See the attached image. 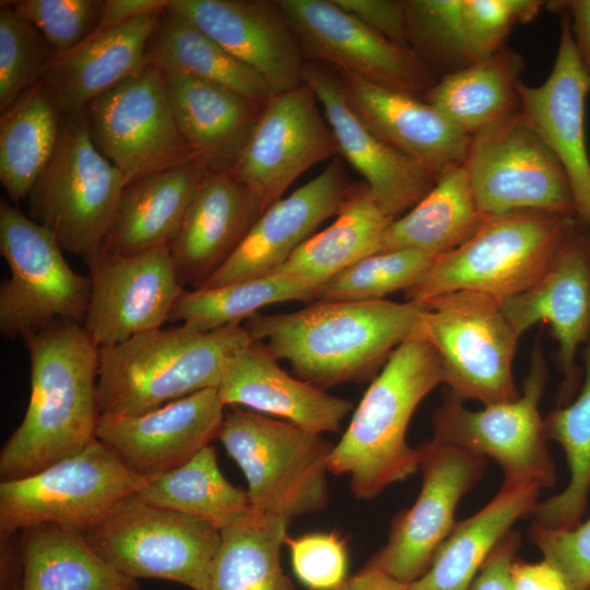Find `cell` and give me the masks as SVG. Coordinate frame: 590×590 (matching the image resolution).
Here are the masks:
<instances>
[{
    "label": "cell",
    "mask_w": 590,
    "mask_h": 590,
    "mask_svg": "<svg viewBox=\"0 0 590 590\" xmlns=\"http://www.w3.org/2000/svg\"><path fill=\"white\" fill-rule=\"evenodd\" d=\"M317 296V290L273 273L222 286L185 290L172 310L169 321L211 331L240 324L268 305L314 302Z\"/></svg>",
    "instance_id": "60d3db41"
},
{
    "label": "cell",
    "mask_w": 590,
    "mask_h": 590,
    "mask_svg": "<svg viewBox=\"0 0 590 590\" xmlns=\"http://www.w3.org/2000/svg\"><path fill=\"white\" fill-rule=\"evenodd\" d=\"M356 185L344 164L332 158L319 175L266 209L233 255L201 287L273 274L321 223L338 215Z\"/></svg>",
    "instance_id": "44dd1931"
},
{
    "label": "cell",
    "mask_w": 590,
    "mask_h": 590,
    "mask_svg": "<svg viewBox=\"0 0 590 590\" xmlns=\"http://www.w3.org/2000/svg\"><path fill=\"white\" fill-rule=\"evenodd\" d=\"M55 236L9 200L0 202V252L10 275L0 284V333L5 339L58 322L83 323L90 276L72 270Z\"/></svg>",
    "instance_id": "30bf717a"
},
{
    "label": "cell",
    "mask_w": 590,
    "mask_h": 590,
    "mask_svg": "<svg viewBox=\"0 0 590 590\" xmlns=\"http://www.w3.org/2000/svg\"><path fill=\"white\" fill-rule=\"evenodd\" d=\"M181 73L261 103L272 96L264 79L236 59L168 4L157 17L146 47V66Z\"/></svg>",
    "instance_id": "e575fe53"
},
{
    "label": "cell",
    "mask_w": 590,
    "mask_h": 590,
    "mask_svg": "<svg viewBox=\"0 0 590 590\" xmlns=\"http://www.w3.org/2000/svg\"><path fill=\"white\" fill-rule=\"evenodd\" d=\"M424 305L390 300H316L286 314H256L244 324L295 376L319 389L376 377L411 340Z\"/></svg>",
    "instance_id": "6da1fadb"
},
{
    "label": "cell",
    "mask_w": 590,
    "mask_h": 590,
    "mask_svg": "<svg viewBox=\"0 0 590 590\" xmlns=\"http://www.w3.org/2000/svg\"><path fill=\"white\" fill-rule=\"evenodd\" d=\"M8 590H21V580L15 581Z\"/></svg>",
    "instance_id": "11a10c76"
},
{
    "label": "cell",
    "mask_w": 590,
    "mask_h": 590,
    "mask_svg": "<svg viewBox=\"0 0 590 590\" xmlns=\"http://www.w3.org/2000/svg\"><path fill=\"white\" fill-rule=\"evenodd\" d=\"M484 217L461 165L441 175L415 206L390 223L379 252L416 249L438 257L467 241Z\"/></svg>",
    "instance_id": "d590c367"
},
{
    "label": "cell",
    "mask_w": 590,
    "mask_h": 590,
    "mask_svg": "<svg viewBox=\"0 0 590 590\" xmlns=\"http://www.w3.org/2000/svg\"><path fill=\"white\" fill-rule=\"evenodd\" d=\"M502 309L519 337L538 322L550 324L563 375L556 405L569 403L583 376L576 355L590 334V228L575 219L543 275L502 299Z\"/></svg>",
    "instance_id": "ac0fdd59"
},
{
    "label": "cell",
    "mask_w": 590,
    "mask_h": 590,
    "mask_svg": "<svg viewBox=\"0 0 590 590\" xmlns=\"http://www.w3.org/2000/svg\"><path fill=\"white\" fill-rule=\"evenodd\" d=\"M92 548L125 575L202 590L221 543L211 522L150 504L138 494L118 504L83 534Z\"/></svg>",
    "instance_id": "8fae6325"
},
{
    "label": "cell",
    "mask_w": 590,
    "mask_h": 590,
    "mask_svg": "<svg viewBox=\"0 0 590 590\" xmlns=\"http://www.w3.org/2000/svg\"><path fill=\"white\" fill-rule=\"evenodd\" d=\"M162 10L96 31L73 49L52 55L40 81L63 115L146 67L148 43Z\"/></svg>",
    "instance_id": "83f0119b"
},
{
    "label": "cell",
    "mask_w": 590,
    "mask_h": 590,
    "mask_svg": "<svg viewBox=\"0 0 590 590\" xmlns=\"http://www.w3.org/2000/svg\"><path fill=\"white\" fill-rule=\"evenodd\" d=\"M529 538L543 558L560 571L569 590L590 589V517L570 530H547L531 523Z\"/></svg>",
    "instance_id": "7dc6e473"
},
{
    "label": "cell",
    "mask_w": 590,
    "mask_h": 590,
    "mask_svg": "<svg viewBox=\"0 0 590 590\" xmlns=\"http://www.w3.org/2000/svg\"><path fill=\"white\" fill-rule=\"evenodd\" d=\"M590 590V589H589Z\"/></svg>",
    "instance_id": "9f6ffc18"
},
{
    "label": "cell",
    "mask_w": 590,
    "mask_h": 590,
    "mask_svg": "<svg viewBox=\"0 0 590 590\" xmlns=\"http://www.w3.org/2000/svg\"><path fill=\"white\" fill-rule=\"evenodd\" d=\"M170 0H103L97 30L119 26L168 7Z\"/></svg>",
    "instance_id": "f5cc1de1"
},
{
    "label": "cell",
    "mask_w": 590,
    "mask_h": 590,
    "mask_svg": "<svg viewBox=\"0 0 590 590\" xmlns=\"http://www.w3.org/2000/svg\"><path fill=\"white\" fill-rule=\"evenodd\" d=\"M138 495L155 506L202 518L220 530L253 511L246 491L222 474L211 445L180 467L150 479Z\"/></svg>",
    "instance_id": "ab89813d"
},
{
    "label": "cell",
    "mask_w": 590,
    "mask_h": 590,
    "mask_svg": "<svg viewBox=\"0 0 590 590\" xmlns=\"http://www.w3.org/2000/svg\"><path fill=\"white\" fill-rule=\"evenodd\" d=\"M149 483L97 438L78 453L32 475L0 482V541L54 524L82 534Z\"/></svg>",
    "instance_id": "9c48e42d"
},
{
    "label": "cell",
    "mask_w": 590,
    "mask_h": 590,
    "mask_svg": "<svg viewBox=\"0 0 590 590\" xmlns=\"http://www.w3.org/2000/svg\"><path fill=\"white\" fill-rule=\"evenodd\" d=\"M463 165L484 216L517 210L576 216L562 165L520 110L472 135Z\"/></svg>",
    "instance_id": "5bb4252c"
},
{
    "label": "cell",
    "mask_w": 590,
    "mask_h": 590,
    "mask_svg": "<svg viewBox=\"0 0 590 590\" xmlns=\"http://www.w3.org/2000/svg\"><path fill=\"white\" fill-rule=\"evenodd\" d=\"M290 519L253 511L221 530L202 590H297L281 565Z\"/></svg>",
    "instance_id": "74e56055"
},
{
    "label": "cell",
    "mask_w": 590,
    "mask_h": 590,
    "mask_svg": "<svg viewBox=\"0 0 590 590\" xmlns=\"http://www.w3.org/2000/svg\"><path fill=\"white\" fill-rule=\"evenodd\" d=\"M169 7L257 71L272 95L304 83L306 58L276 0H170Z\"/></svg>",
    "instance_id": "cb8c5ba5"
},
{
    "label": "cell",
    "mask_w": 590,
    "mask_h": 590,
    "mask_svg": "<svg viewBox=\"0 0 590 590\" xmlns=\"http://www.w3.org/2000/svg\"><path fill=\"white\" fill-rule=\"evenodd\" d=\"M31 397L0 451L1 481L37 473L96 438L99 349L78 322H58L23 340Z\"/></svg>",
    "instance_id": "7a4b0ae2"
},
{
    "label": "cell",
    "mask_w": 590,
    "mask_h": 590,
    "mask_svg": "<svg viewBox=\"0 0 590 590\" xmlns=\"http://www.w3.org/2000/svg\"><path fill=\"white\" fill-rule=\"evenodd\" d=\"M43 35L13 9L0 5V111L36 85L54 55Z\"/></svg>",
    "instance_id": "ee69618b"
},
{
    "label": "cell",
    "mask_w": 590,
    "mask_h": 590,
    "mask_svg": "<svg viewBox=\"0 0 590 590\" xmlns=\"http://www.w3.org/2000/svg\"><path fill=\"white\" fill-rule=\"evenodd\" d=\"M385 38L409 47L404 0H332Z\"/></svg>",
    "instance_id": "c3c4849f"
},
{
    "label": "cell",
    "mask_w": 590,
    "mask_h": 590,
    "mask_svg": "<svg viewBox=\"0 0 590 590\" xmlns=\"http://www.w3.org/2000/svg\"><path fill=\"white\" fill-rule=\"evenodd\" d=\"M547 380L546 362L536 339L518 399L472 411L447 392L433 414V438L496 460L504 473L502 486H554L555 467L539 412Z\"/></svg>",
    "instance_id": "7c38bea8"
},
{
    "label": "cell",
    "mask_w": 590,
    "mask_h": 590,
    "mask_svg": "<svg viewBox=\"0 0 590 590\" xmlns=\"http://www.w3.org/2000/svg\"><path fill=\"white\" fill-rule=\"evenodd\" d=\"M510 577L511 590H569L560 571L545 559L527 563L515 558Z\"/></svg>",
    "instance_id": "f907efd6"
},
{
    "label": "cell",
    "mask_w": 590,
    "mask_h": 590,
    "mask_svg": "<svg viewBox=\"0 0 590 590\" xmlns=\"http://www.w3.org/2000/svg\"><path fill=\"white\" fill-rule=\"evenodd\" d=\"M216 390L225 406L271 414L318 434L338 432L353 409L350 400L287 374L257 340L227 357Z\"/></svg>",
    "instance_id": "4316f807"
},
{
    "label": "cell",
    "mask_w": 590,
    "mask_h": 590,
    "mask_svg": "<svg viewBox=\"0 0 590 590\" xmlns=\"http://www.w3.org/2000/svg\"><path fill=\"white\" fill-rule=\"evenodd\" d=\"M575 219L540 210L485 216L467 241L436 257L404 297L422 304L458 291L498 299L518 295L546 271Z\"/></svg>",
    "instance_id": "5b68a950"
},
{
    "label": "cell",
    "mask_w": 590,
    "mask_h": 590,
    "mask_svg": "<svg viewBox=\"0 0 590 590\" xmlns=\"http://www.w3.org/2000/svg\"><path fill=\"white\" fill-rule=\"evenodd\" d=\"M338 154L320 104L303 83L269 98L231 170L268 209L306 170Z\"/></svg>",
    "instance_id": "d6986e66"
},
{
    "label": "cell",
    "mask_w": 590,
    "mask_h": 590,
    "mask_svg": "<svg viewBox=\"0 0 590 590\" xmlns=\"http://www.w3.org/2000/svg\"><path fill=\"white\" fill-rule=\"evenodd\" d=\"M523 57L509 47L441 75L424 99L470 138L520 110Z\"/></svg>",
    "instance_id": "d6a6232c"
},
{
    "label": "cell",
    "mask_w": 590,
    "mask_h": 590,
    "mask_svg": "<svg viewBox=\"0 0 590 590\" xmlns=\"http://www.w3.org/2000/svg\"><path fill=\"white\" fill-rule=\"evenodd\" d=\"M126 186L93 144L82 108L63 115L57 146L26 197L27 215L86 263L101 251Z\"/></svg>",
    "instance_id": "52a82bcc"
},
{
    "label": "cell",
    "mask_w": 590,
    "mask_h": 590,
    "mask_svg": "<svg viewBox=\"0 0 590 590\" xmlns=\"http://www.w3.org/2000/svg\"><path fill=\"white\" fill-rule=\"evenodd\" d=\"M180 133L209 169H231L266 103L181 73H163Z\"/></svg>",
    "instance_id": "f1b7e54d"
},
{
    "label": "cell",
    "mask_w": 590,
    "mask_h": 590,
    "mask_svg": "<svg viewBox=\"0 0 590 590\" xmlns=\"http://www.w3.org/2000/svg\"><path fill=\"white\" fill-rule=\"evenodd\" d=\"M266 208L231 169H208L169 245L181 285L201 287L233 255Z\"/></svg>",
    "instance_id": "d4e9b609"
},
{
    "label": "cell",
    "mask_w": 590,
    "mask_h": 590,
    "mask_svg": "<svg viewBox=\"0 0 590 590\" xmlns=\"http://www.w3.org/2000/svg\"><path fill=\"white\" fill-rule=\"evenodd\" d=\"M86 266L91 294L82 326L98 349L162 328L185 291L168 245L130 256L99 251Z\"/></svg>",
    "instance_id": "e0dca14e"
},
{
    "label": "cell",
    "mask_w": 590,
    "mask_h": 590,
    "mask_svg": "<svg viewBox=\"0 0 590 590\" xmlns=\"http://www.w3.org/2000/svg\"><path fill=\"white\" fill-rule=\"evenodd\" d=\"M303 82L315 93L339 154L363 176L388 216H401L429 192L437 179L382 141L359 119L347 104L333 69L306 60Z\"/></svg>",
    "instance_id": "603a6c76"
},
{
    "label": "cell",
    "mask_w": 590,
    "mask_h": 590,
    "mask_svg": "<svg viewBox=\"0 0 590 590\" xmlns=\"http://www.w3.org/2000/svg\"><path fill=\"white\" fill-rule=\"evenodd\" d=\"M334 590H409V585L367 562L361 570L347 577Z\"/></svg>",
    "instance_id": "db71d44e"
},
{
    "label": "cell",
    "mask_w": 590,
    "mask_h": 590,
    "mask_svg": "<svg viewBox=\"0 0 590 590\" xmlns=\"http://www.w3.org/2000/svg\"><path fill=\"white\" fill-rule=\"evenodd\" d=\"M542 5L539 0H457L455 36L462 67L505 47L511 30L531 22Z\"/></svg>",
    "instance_id": "7bdbcfd3"
},
{
    "label": "cell",
    "mask_w": 590,
    "mask_h": 590,
    "mask_svg": "<svg viewBox=\"0 0 590 590\" xmlns=\"http://www.w3.org/2000/svg\"><path fill=\"white\" fill-rule=\"evenodd\" d=\"M538 486L505 487L472 517L457 522L428 569L409 590H469L497 543L519 519L531 515Z\"/></svg>",
    "instance_id": "4dcf8cb0"
},
{
    "label": "cell",
    "mask_w": 590,
    "mask_h": 590,
    "mask_svg": "<svg viewBox=\"0 0 590 590\" xmlns=\"http://www.w3.org/2000/svg\"><path fill=\"white\" fill-rule=\"evenodd\" d=\"M306 60L423 98L435 74L410 48L374 32L332 0H276Z\"/></svg>",
    "instance_id": "9a60e30c"
},
{
    "label": "cell",
    "mask_w": 590,
    "mask_h": 590,
    "mask_svg": "<svg viewBox=\"0 0 590 590\" xmlns=\"http://www.w3.org/2000/svg\"><path fill=\"white\" fill-rule=\"evenodd\" d=\"M520 113L562 165L574 197L576 219L590 228V157L586 102L590 74L577 55L570 22L560 14L556 58L539 86L517 85Z\"/></svg>",
    "instance_id": "ffe728a7"
},
{
    "label": "cell",
    "mask_w": 590,
    "mask_h": 590,
    "mask_svg": "<svg viewBox=\"0 0 590 590\" xmlns=\"http://www.w3.org/2000/svg\"><path fill=\"white\" fill-rule=\"evenodd\" d=\"M436 257L416 249L380 251L349 267L327 282L316 300L373 302L411 288Z\"/></svg>",
    "instance_id": "b9f144b4"
},
{
    "label": "cell",
    "mask_w": 590,
    "mask_h": 590,
    "mask_svg": "<svg viewBox=\"0 0 590 590\" xmlns=\"http://www.w3.org/2000/svg\"><path fill=\"white\" fill-rule=\"evenodd\" d=\"M7 3L59 55L96 32L103 0H17Z\"/></svg>",
    "instance_id": "f6af8a7d"
},
{
    "label": "cell",
    "mask_w": 590,
    "mask_h": 590,
    "mask_svg": "<svg viewBox=\"0 0 590 590\" xmlns=\"http://www.w3.org/2000/svg\"><path fill=\"white\" fill-rule=\"evenodd\" d=\"M217 439L243 471L256 511L291 520L328 505L334 445L322 434L231 406Z\"/></svg>",
    "instance_id": "8992f818"
},
{
    "label": "cell",
    "mask_w": 590,
    "mask_h": 590,
    "mask_svg": "<svg viewBox=\"0 0 590 590\" xmlns=\"http://www.w3.org/2000/svg\"><path fill=\"white\" fill-rule=\"evenodd\" d=\"M208 166L196 158L125 187L101 251L130 256L170 245Z\"/></svg>",
    "instance_id": "f546056e"
},
{
    "label": "cell",
    "mask_w": 590,
    "mask_h": 590,
    "mask_svg": "<svg viewBox=\"0 0 590 590\" xmlns=\"http://www.w3.org/2000/svg\"><path fill=\"white\" fill-rule=\"evenodd\" d=\"M422 487L415 503L398 512L387 543L368 560L391 577L412 583L456 526L458 503L481 480L485 457L436 438L417 447Z\"/></svg>",
    "instance_id": "2e32d148"
},
{
    "label": "cell",
    "mask_w": 590,
    "mask_h": 590,
    "mask_svg": "<svg viewBox=\"0 0 590 590\" xmlns=\"http://www.w3.org/2000/svg\"><path fill=\"white\" fill-rule=\"evenodd\" d=\"M583 376L576 397L555 406L545 418L547 440L564 449L570 477L557 495L536 503L531 517L547 530H570L581 522L590 492V334L582 345Z\"/></svg>",
    "instance_id": "f35d334b"
},
{
    "label": "cell",
    "mask_w": 590,
    "mask_h": 590,
    "mask_svg": "<svg viewBox=\"0 0 590 590\" xmlns=\"http://www.w3.org/2000/svg\"><path fill=\"white\" fill-rule=\"evenodd\" d=\"M520 544L519 532L511 529L493 548L469 590H511L510 569Z\"/></svg>",
    "instance_id": "681fc988"
},
{
    "label": "cell",
    "mask_w": 590,
    "mask_h": 590,
    "mask_svg": "<svg viewBox=\"0 0 590 590\" xmlns=\"http://www.w3.org/2000/svg\"><path fill=\"white\" fill-rule=\"evenodd\" d=\"M439 384V357L425 341L398 346L373 379L341 439L334 445L329 471L347 474L358 499H371L420 468V451L406 441L411 417Z\"/></svg>",
    "instance_id": "3957f363"
},
{
    "label": "cell",
    "mask_w": 590,
    "mask_h": 590,
    "mask_svg": "<svg viewBox=\"0 0 590 590\" xmlns=\"http://www.w3.org/2000/svg\"><path fill=\"white\" fill-rule=\"evenodd\" d=\"M394 219L379 206L365 182H357L335 221L315 233L274 272L319 291L340 272L379 252Z\"/></svg>",
    "instance_id": "1f68e13d"
},
{
    "label": "cell",
    "mask_w": 590,
    "mask_h": 590,
    "mask_svg": "<svg viewBox=\"0 0 590 590\" xmlns=\"http://www.w3.org/2000/svg\"><path fill=\"white\" fill-rule=\"evenodd\" d=\"M216 389H204L139 415H99L96 438L134 473L172 471L217 438L224 414Z\"/></svg>",
    "instance_id": "7402d4cb"
},
{
    "label": "cell",
    "mask_w": 590,
    "mask_h": 590,
    "mask_svg": "<svg viewBox=\"0 0 590 590\" xmlns=\"http://www.w3.org/2000/svg\"><path fill=\"white\" fill-rule=\"evenodd\" d=\"M335 72L352 110L391 148L436 179L464 164L470 137L425 99Z\"/></svg>",
    "instance_id": "484cf974"
},
{
    "label": "cell",
    "mask_w": 590,
    "mask_h": 590,
    "mask_svg": "<svg viewBox=\"0 0 590 590\" xmlns=\"http://www.w3.org/2000/svg\"><path fill=\"white\" fill-rule=\"evenodd\" d=\"M63 114L43 81L24 92L0 116V181L9 201L26 199L49 162Z\"/></svg>",
    "instance_id": "8d00e7d4"
},
{
    "label": "cell",
    "mask_w": 590,
    "mask_h": 590,
    "mask_svg": "<svg viewBox=\"0 0 590 590\" xmlns=\"http://www.w3.org/2000/svg\"><path fill=\"white\" fill-rule=\"evenodd\" d=\"M20 543L21 590H139L80 532L54 524L26 529Z\"/></svg>",
    "instance_id": "836d02e7"
},
{
    "label": "cell",
    "mask_w": 590,
    "mask_h": 590,
    "mask_svg": "<svg viewBox=\"0 0 590 590\" xmlns=\"http://www.w3.org/2000/svg\"><path fill=\"white\" fill-rule=\"evenodd\" d=\"M412 339L427 342L437 353L442 384L461 401L484 405L520 397L512 362L520 338L502 309V299L458 291L424 303Z\"/></svg>",
    "instance_id": "ba28073f"
},
{
    "label": "cell",
    "mask_w": 590,
    "mask_h": 590,
    "mask_svg": "<svg viewBox=\"0 0 590 590\" xmlns=\"http://www.w3.org/2000/svg\"><path fill=\"white\" fill-rule=\"evenodd\" d=\"M90 138L127 184L197 157L175 121L165 75L148 64L84 107Z\"/></svg>",
    "instance_id": "4fadbf2b"
},
{
    "label": "cell",
    "mask_w": 590,
    "mask_h": 590,
    "mask_svg": "<svg viewBox=\"0 0 590 590\" xmlns=\"http://www.w3.org/2000/svg\"><path fill=\"white\" fill-rule=\"evenodd\" d=\"M545 5L554 13L568 16L577 55L590 74V0H556Z\"/></svg>",
    "instance_id": "816d5d0a"
},
{
    "label": "cell",
    "mask_w": 590,
    "mask_h": 590,
    "mask_svg": "<svg viewBox=\"0 0 590 590\" xmlns=\"http://www.w3.org/2000/svg\"><path fill=\"white\" fill-rule=\"evenodd\" d=\"M253 339L245 326L211 331L180 323L99 349V415L131 416L217 389L227 357Z\"/></svg>",
    "instance_id": "277c9868"
},
{
    "label": "cell",
    "mask_w": 590,
    "mask_h": 590,
    "mask_svg": "<svg viewBox=\"0 0 590 590\" xmlns=\"http://www.w3.org/2000/svg\"><path fill=\"white\" fill-rule=\"evenodd\" d=\"M293 570L309 590H334L347 578L346 541L337 532L286 536Z\"/></svg>",
    "instance_id": "bcb514c9"
}]
</instances>
